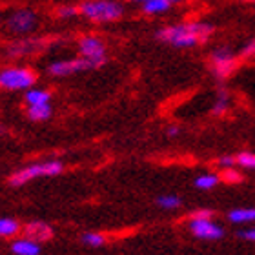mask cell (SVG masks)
I'll return each instance as SVG.
<instances>
[{
	"label": "cell",
	"mask_w": 255,
	"mask_h": 255,
	"mask_svg": "<svg viewBox=\"0 0 255 255\" xmlns=\"http://www.w3.org/2000/svg\"><path fill=\"white\" fill-rule=\"evenodd\" d=\"M215 33V26L206 20H188L168 24L155 31V40L175 49H193L206 44Z\"/></svg>",
	"instance_id": "1"
},
{
	"label": "cell",
	"mask_w": 255,
	"mask_h": 255,
	"mask_svg": "<svg viewBox=\"0 0 255 255\" xmlns=\"http://www.w3.org/2000/svg\"><path fill=\"white\" fill-rule=\"evenodd\" d=\"M79 16L93 24H113L123 20L126 7L121 0H80Z\"/></svg>",
	"instance_id": "2"
},
{
	"label": "cell",
	"mask_w": 255,
	"mask_h": 255,
	"mask_svg": "<svg viewBox=\"0 0 255 255\" xmlns=\"http://www.w3.org/2000/svg\"><path fill=\"white\" fill-rule=\"evenodd\" d=\"M237 64H239V53H235L234 48L226 44L213 48L208 55V69L217 82L228 80L237 69Z\"/></svg>",
	"instance_id": "3"
},
{
	"label": "cell",
	"mask_w": 255,
	"mask_h": 255,
	"mask_svg": "<svg viewBox=\"0 0 255 255\" xmlns=\"http://www.w3.org/2000/svg\"><path fill=\"white\" fill-rule=\"evenodd\" d=\"M108 59H90V57H82V55H77L73 59H60L53 60V62L48 64V71L49 77H55V79H64V77H69V75H77L82 73V71H91V69H99L102 66H106Z\"/></svg>",
	"instance_id": "4"
},
{
	"label": "cell",
	"mask_w": 255,
	"mask_h": 255,
	"mask_svg": "<svg viewBox=\"0 0 255 255\" xmlns=\"http://www.w3.org/2000/svg\"><path fill=\"white\" fill-rule=\"evenodd\" d=\"M37 73L27 66H7L0 69V90L26 91L37 84Z\"/></svg>",
	"instance_id": "5"
},
{
	"label": "cell",
	"mask_w": 255,
	"mask_h": 255,
	"mask_svg": "<svg viewBox=\"0 0 255 255\" xmlns=\"http://www.w3.org/2000/svg\"><path fill=\"white\" fill-rule=\"evenodd\" d=\"M64 171V164L60 160H44V162H35V164H29L26 168H20L16 170L13 175L7 179L11 186H24L26 182L33 181V179H38V177H53L59 175Z\"/></svg>",
	"instance_id": "6"
},
{
	"label": "cell",
	"mask_w": 255,
	"mask_h": 255,
	"mask_svg": "<svg viewBox=\"0 0 255 255\" xmlns=\"http://www.w3.org/2000/svg\"><path fill=\"white\" fill-rule=\"evenodd\" d=\"M40 18H38L37 11L29 9V7H18L13 9L9 15H5L4 27L5 31L16 37H27L33 31H37Z\"/></svg>",
	"instance_id": "7"
},
{
	"label": "cell",
	"mask_w": 255,
	"mask_h": 255,
	"mask_svg": "<svg viewBox=\"0 0 255 255\" xmlns=\"http://www.w3.org/2000/svg\"><path fill=\"white\" fill-rule=\"evenodd\" d=\"M44 46H46V40L44 38L37 37H18L15 38L13 42H9L5 46L4 53L7 59L18 60V59H26V57H31V55L42 51Z\"/></svg>",
	"instance_id": "8"
},
{
	"label": "cell",
	"mask_w": 255,
	"mask_h": 255,
	"mask_svg": "<svg viewBox=\"0 0 255 255\" xmlns=\"http://www.w3.org/2000/svg\"><path fill=\"white\" fill-rule=\"evenodd\" d=\"M188 228L195 237L204 241H217L224 235V230L217 223H213L212 217H206V215H191Z\"/></svg>",
	"instance_id": "9"
},
{
	"label": "cell",
	"mask_w": 255,
	"mask_h": 255,
	"mask_svg": "<svg viewBox=\"0 0 255 255\" xmlns=\"http://www.w3.org/2000/svg\"><path fill=\"white\" fill-rule=\"evenodd\" d=\"M77 51L90 59H108L106 42L99 35H84L77 40Z\"/></svg>",
	"instance_id": "10"
},
{
	"label": "cell",
	"mask_w": 255,
	"mask_h": 255,
	"mask_svg": "<svg viewBox=\"0 0 255 255\" xmlns=\"http://www.w3.org/2000/svg\"><path fill=\"white\" fill-rule=\"evenodd\" d=\"M26 235L29 239L37 241V243H44V241H49L53 237V230L51 226L46 223H40V221H35V223L26 224Z\"/></svg>",
	"instance_id": "11"
},
{
	"label": "cell",
	"mask_w": 255,
	"mask_h": 255,
	"mask_svg": "<svg viewBox=\"0 0 255 255\" xmlns=\"http://www.w3.org/2000/svg\"><path fill=\"white\" fill-rule=\"evenodd\" d=\"M230 104H232V97H230V91L226 90V86H221L217 88V93H215V101H213V106H212V115L213 117H223L224 113L230 110Z\"/></svg>",
	"instance_id": "12"
},
{
	"label": "cell",
	"mask_w": 255,
	"mask_h": 255,
	"mask_svg": "<svg viewBox=\"0 0 255 255\" xmlns=\"http://www.w3.org/2000/svg\"><path fill=\"white\" fill-rule=\"evenodd\" d=\"M11 252L15 255H40V245L29 237L16 239L11 243Z\"/></svg>",
	"instance_id": "13"
},
{
	"label": "cell",
	"mask_w": 255,
	"mask_h": 255,
	"mask_svg": "<svg viewBox=\"0 0 255 255\" xmlns=\"http://www.w3.org/2000/svg\"><path fill=\"white\" fill-rule=\"evenodd\" d=\"M26 115L29 121L33 123H44L48 121L51 115H53V108H51V102H44V104H33V106H27Z\"/></svg>",
	"instance_id": "14"
},
{
	"label": "cell",
	"mask_w": 255,
	"mask_h": 255,
	"mask_svg": "<svg viewBox=\"0 0 255 255\" xmlns=\"http://www.w3.org/2000/svg\"><path fill=\"white\" fill-rule=\"evenodd\" d=\"M181 2L182 0H148L146 4H142V11L146 15H162Z\"/></svg>",
	"instance_id": "15"
},
{
	"label": "cell",
	"mask_w": 255,
	"mask_h": 255,
	"mask_svg": "<svg viewBox=\"0 0 255 255\" xmlns=\"http://www.w3.org/2000/svg\"><path fill=\"white\" fill-rule=\"evenodd\" d=\"M24 102H26L27 106L51 102V91L46 90V88H37V86H33V88L26 90V93H24Z\"/></svg>",
	"instance_id": "16"
},
{
	"label": "cell",
	"mask_w": 255,
	"mask_h": 255,
	"mask_svg": "<svg viewBox=\"0 0 255 255\" xmlns=\"http://www.w3.org/2000/svg\"><path fill=\"white\" fill-rule=\"evenodd\" d=\"M228 219L235 224H246L255 221V208H237L228 213Z\"/></svg>",
	"instance_id": "17"
},
{
	"label": "cell",
	"mask_w": 255,
	"mask_h": 255,
	"mask_svg": "<svg viewBox=\"0 0 255 255\" xmlns=\"http://www.w3.org/2000/svg\"><path fill=\"white\" fill-rule=\"evenodd\" d=\"M53 15L57 20H71V18H75V16H79V5L60 4L55 7Z\"/></svg>",
	"instance_id": "18"
},
{
	"label": "cell",
	"mask_w": 255,
	"mask_h": 255,
	"mask_svg": "<svg viewBox=\"0 0 255 255\" xmlns=\"http://www.w3.org/2000/svg\"><path fill=\"white\" fill-rule=\"evenodd\" d=\"M20 230V224L15 219L2 217L0 219V237H13Z\"/></svg>",
	"instance_id": "19"
},
{
	"label": "cell",
	"mask_w": 255,
	"mask_h": 255,
	"mask_svg": "<svg viewBox=\"0 0 255 255\" xmlns=\"http://www.w3.org/2000/svg\"><path fill=\"white\" fill-rule=\"evenodd\" d=\"M221 182V175H215V173H204V175L197 177L195 179V186L199 190H212Z\"/></svg>",
	"instance_id": "20"
},
{
	"label": "cell",
	"mask_w": 255,
	"mask_h": 255,
	"mask_svg": "<svg viewBox=\"0 0 255 255\" xmlns=\"http://www.w3.org/2000/svg\"><path fill=\"white\" fill-rule=\"evenodd\" d=\"M237 166L246 168V170H255V153L252 151H241L239 155H235Z\"/></svg>",
	"instance_id": "21"
},
{
	"label": "cell",
	"mask_w": 255,
	"mask_h": 255,
	"mask_svg": "<svg viewBox=\"0 0 255 255\" xmlns=\"http://www.w3.org/2000/svg\"><path fill=\"white\" fill-rule=\"evenodd\" d=\"M157 204L164 210H175L181 206V199L177 195H160L157 197Z\"/></svg>",
	"instance_id": "22"
},
{
	"label": "cell",
	"mask_w": 255,
	"mask_h": 255,
	"mask_svg": "<svg viewBox=\"0 0 255 255\" xmlns=\"http://www.w3.org/2000/svg\"><path fill=\"white\" fill-rule=\"evenodd\" d=\"M82 243L88 246H93V248H99V246H102L104 243H106V237L101 234H93V232H90V234L82 235Z\"/></svg>",
	"instance_id": "23"
},
{
	"label": "cell",
	"mask_w": 255,
	"mask_h": 255,
	"mask_svg": "<svg viewBox=\"0 0 255 255\" xmlns=\"http://www.w3.org/2000/svg\"><path fill=\"white\" fill-rule=\"evenodd\" d=\"M221 181L228 182V184H237V182L243 181V175H241L239 171H235L234 168H226L221 173Z\"/></svg>",
	"instance_id": "24"
},
{
	"label": "cell",
	"mask_w": 255,
	"mask_h": 255,
	"mask_svg": "<svg viewBox=\"0 0 255 255\" xmlns=\"http://www.w3.org/2000/svg\"><path fill=\"white\" fill-rule=\"evenodd\" d=\"M239 59H255V37L246 40L239 49Z\"/></svg>",
	"instance_id": "25"
},
{
	"label": "cell",
	"mask_w": 255,
	"mask_h": 255,
	"mask_svg": "<svg viewBox=\"0 0 255 255\" xmlns=\"http://www.w3.org/2000/svg\"><path fill=\"white\" fill-rule=\"evenodd\" d=\"M217 164L223 168V170H226V168H234L235 164H237V160H235V155H223V157H219Z\"/></svg>",
	"instance_id": "26"
},
{
	"label": "cell",
	"mask_w": 255,
	"mask_h": 255,
	"mask_svg": "<svg viewBox=\"0 0 255 255\" xmlns=\"http://www.w3.org/2000/svg\"><path fill=\"white\" fill-rule=\"evenodd\" d=\"M166 135H168V137H179V135H181V126H177V124L168 126L166 128Z\"/></svg>",
	"instance_id": "27"
},
{
	"label": "cell",
	"mask_w": 255,
	"mask_h": 255,
	"mask_svg": "<svg viewBox=\"0 0 255 255\" xmlns=\"http://www.w3.org/2000/svg\"><path fill=\"white\" fill-rule=\"evenodd\" d=\"M239 237H243V239L255 243V228H250V230H245V232H241Z\"/></svg>",
	"instance_id": "28"
},
{
	"label": "cell",
	"mask_w": 255,
	"mask_h": 255,
	"mask_svg": "<svg viewBox=\"0 0 255 255\" xmlns=\"http://www.w3.org/2000/svg\"><path fill=\"white\" fill-rule=\"evenodd\" d=\"M128 2H133V4H146L148 0H128Z\"/></svg>",
	"instance_id": "29"
},
{
	"label": "cell",
	"mask_w": 255,
	"mask_h": 255,
	"mask_svg": "<svg viewBox=\"0 0 255 255\" xmlns=\"http://www.w3.org/2000/svg\"><path fill=\"white\" fill-rule=\"evenodd\" d=\"M4 20H5V16L0 13V26H4Z\"/></svg>",
	"instance_id": "30"
},
{
	"label": "cell",
	"mask_w": 255,
	"mask_h": 255,
	"mask_svg": "<svg viewBox=\"0 0 255 255\" xmlns=\"http://www.w3.org/2000/svg\"><path fill=\"white\" fill-rule=\"evenodd\" d=\"M246 4H255V0H245Z\"/></svg>",
	"instance_id": "31"
},
{
	"label": "cell",
	"mask_w": 255,
	"mask_h": 255,
	"mask_svg": "<svg viewBox=\"0 0 255 255\" xmlns=\"http://www.w3.org/2000/svg\"><path fill=\"white\" fill-rule=\"evenodd\" d=\"M2 131H4V129H2V126H0V133H2Z\"/></svg>",
	"instance_id": "32"
}]
</instances>
